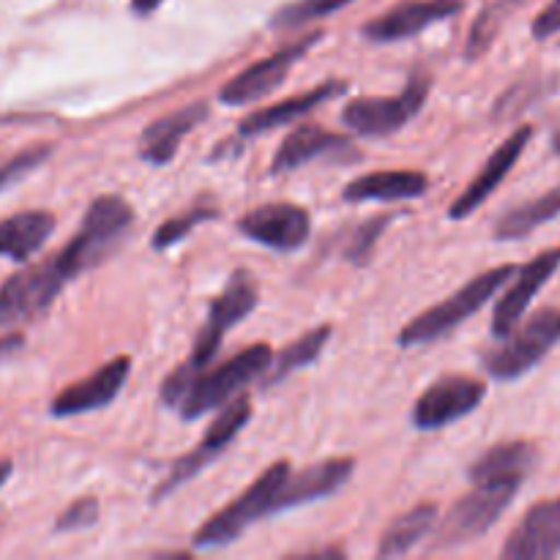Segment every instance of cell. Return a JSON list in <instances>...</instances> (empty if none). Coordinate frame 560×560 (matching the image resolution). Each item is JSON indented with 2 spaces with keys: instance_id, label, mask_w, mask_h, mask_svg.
Wrapping results in <instances>:
<instances>
[{
  "instance_id": "obj_34",
  "label": "cell",
  "mask_w": 560,
  "mask_h": 560,
  "mask_svg": "<svg viewBox=\"0 0 560 560\" xmlns=\"http://www.w3.org/2000/svg\"><path fill=\"white\" fill-rule=\"evenodd\" d=\"M388 224V217H375L370 219V222L361 224L359 230L353 233V244L348 246V257L353 262H364L366 257H370L372 246H375V241L381 238L383 230H386Z\"/></svg>"
},
{
  "instance_id": "obj_31",
  "label": "cell",
  "mask_w": 560,
  "mask_h": 560,
  "mask_svg": "<svg viewBox=\"0 0 560 560\" xmlns=\"http://www.w3.org/2000/svg\"><path fill=\"white\" fill-rule=\"evenodd\" d=\"M353 0H295V3L282 5L277 14L271 16L273 27H299L306 25L312 20H320V16L334 14V11L345 9Z\"/></svg>"
},
{
  "instance_id": "obj_29",
  "label": "cell",
  "mask_w": 560,
  "mask_h": 560,
  "mask_svg": "<svg viewBox=\"0 0 560 560\" xmlns=\"http://www.w3.org/2000/svg\"><path fill=\"white\" fill-rule=\"evenodd\" d=\"M520 3H523V0H485L479 16H476L474 27H470L468 47H465L468 60H479L481 55L492 47V42H495L501 25L506 22V16L512 14Z\"/></svg>"
},
{
  "instance_id": "obj_38",
  "label": "cell",
  "mask_w": 560,
  "mask_h": 560,
  "mask_svg": "<svg viewBox=\"0 0 560 560\" xmlns=\"http://www.w3.org/2000/svg\"><path fill=\"white\" fill-rule=\"evenodd\" d=\"M11 468H14V465H11V459H0V487H3L5 481H9Z\"/></svg>"
},
{
  "instance_id": "obj_1",
  "label": "cell",
  "mask_w": 560,
  "mask_h": 560,
  "mask_svg": "<svg viewBox=\"0 0 560 560\" xmlns=\"http://www.w3.org/2000/svg\"><path fill=\"white\" fill-rule=\"evenodd\" d=\"M135 224V211L129 202L118 195H104L88 206L80 230L71 235L69 244L58 252V262L66 277L74 279L82 271H91L98 262L107 260L115 246L124 241L129 228Z\"/></svg>"
},
{
  "instance_id": "obj_23",
  "label": "cell",
  "mask_w": 560,
  "mask_h": 560,
  "mask_svg": "<svg viewBox=\"0 0 560 560\" xmlns=\"http://www.w3.org/2000/svg\"><path fill=\"white\" fill-rule=\"evenodd\" d=\"M350 145L353 142L348 137L334 135V131L320 129L315 124H304L284 137V142L279 145L277 156L271 162V173H290V170H299L301 164L312 162V159L328 156V153L337 151H350Z\"/></svg>"
},
{
  "instance_id": "obj_13",
  "label": "cell",
  "mask_w": 560,
  "mask_h": 560,
  "mask_svg": "<svg viewBox=\"0 0 560 560\" xmlns=\"http://www.w3.org/2000/svg\"><path fill=\"white\" fill-rule=\"evenodd\" d=\"M238 233L266 249L290 255L310 238L312 217L295 202H266L238 219Z\"/></svg>"
},
{
  "instance_id": "obj_32",
  "label": "cell",
  "mask_w": 560,
  "mask_h": 560,
  "mask_svg": "<svg viewBox=\"0 0 560 560\" xmlns=\"http://www.w3.org/2000/svg\"><path fill=\"white\" fill-rule=\"evenodd\" d=\"M49 156H52V145H49V142H42V145L25 148V151L11 156L5 164H0V191H5L11 184H16V180L31 175L36 167H42Z\"/></svg>"
},
{
  "instance_id": "obj_9",
  "label": "cell",
  "mask_w": 560,
  "mask_h": 560,
  "mask_svg": "<svg viewBox=\"0 0 560 560\" xmlns=\"http://www.w3.org/2000/svg\"><path fill=\"white\" fill-rule=\"evenodd\" d=\"M430 74H413L408 85H405V91L397 93V96L353 98L342 109V120L364 137L394 135V131L402 129L408 120H413L421 113L427 96H430Z\"/></svg>"
},
{
  "instance_id": "obj_27",
  "label": "cell",
  "mask_w": 560,
  "mask_h": 560,
  "mask_svg": "<svg viewBox=\"0 0 560 560\" xmlns=\"http://www.w3.org/2000/svg\"><path fill=\"white\" fill-rule=\"evenodd\" d=\"M438 506L435 503H419L410 512H405L397 523H392L377 545V558H399L408 556L427 534L438 525Z\"/></svg>"
},
{
  "instance_id": "obj_3",
  "label": "cell",
  "mask_w": 560,
  "mask_h": 560,
  "mask_svg": "<svg viewBox=\"0 0 560 560\" xmlns=\"http://www.w3.org/2000/svg\"><path fill=\"white\" fill-rule=\"evenodd\" d=\"M517 273V266H498L490 268L485 273H476L468 284L457 290V293L448 295L441 304L430 306L427 312H421L419 317L408 323V326L399 331V345L402 348H413V345H427L435 342V339L446 337L448 331H454L457 326H463L470 315L481 310L509 279Z\"/></svg>"
},
{
  "instance_id": "obj_5",
  "label": "cell",
  "mask_w": 560,
  "mask_h": 560,
  "mask_svg": "<svg viewBox=\"0 0 560 560\" xmlns=\"http://www.w3.org/2000/svg\"><path fill=\"white\" fill-rule=\"evenodd\" d=\"M520 487H523L520 481H487V485H474V490L465 498H459L452 506V512L438 523L430 552L454 550V547H463L468 541L485 536L498 523V517L512 506Z\"/></svg>"
},
{
  "instance_id": "obj_2",
  "label": "cell",
  "mask_w": 560,
  "mask_h": 560,
  "mask_svg": "<svg viewBox=\"0 0 560 560\" xmlns=\"http://www.w3.org/2000/svg\"><path fill=\"white\" fill-rule=\"evenodd\" d=\"M290 463H273L271 468L262 470L235 501L219 509L213 517L197 528L191 536V547L195 550H217V547H228L238 539L241 534L252 528L257 520L273 514V503H277L279 490H282L284 479L290 476Z\"/></svg>"
},
{
  "instance_id": "obj_22",
  "label": "cell",
  "mask_w": 560,
  "mask_h": 560,
  "mask_svg": "<svg viewBox=\"0 0 560 560\" xmlns=\"http://www.w3.org/2000/svg\"><path fill=\"white\" fill-rule=\"evenodd\" d=\"M430 178L419 170H377L345 186L342 197L348 202H394L421 197Z\"/></svg>"
},
{
  "instance_id": "obj_37",
  "label": "cell",
  "mask_w": 560,
  "mask_h": 560,
  "mask_svg": "<svg viewBox=\"0 0 560 560\" xmlns=\"http://www.w3.org/2000/svg\"><path fill=\"white\" fill-rule=\"evenodd\" d=\"M162 3L164 0H131V11L140 16H148V14H153V11H156Z\"/></svg>"
},
{
  "instance_id": "obj_15",
  "label": "cell",
  "mask_w": 560,
  "mask_h": 560,
  "mask_svg": "<svg viewBox=\"0 0 560 560\" xmlns=\"http://www.w3.org/2000/svg\"><path fill=\"white\" fill-rule=\"evenodd\" d=\"M465 9V0H402L361 27L370 42L392 44L419 36L427 27L448 20Z\"/></svg>"
},
{
  "instance_id": "obj_6",
  "label": "cell",
  "mask_w": 560,
  "mask_h": 560,
  "mask_svg": "<svg viewBox=\"0 0 560 560\" xmlns=\"http://www.w3.org/2000/svg\"><path fill=\"white\" fill-rule=\"evenodd\" d=\"M560 342V310L545 306L534 312L523 326H514L498 348L485 355V366L495 381L512 383L528 375L547 353Z\"/></svg>"
},
{
  "instance_id": "obj_11",
  "label": "cell",
  "mask_w": 560,
  "mask_h": 560,
  "mask_svg": "<svg viewBox=\"0 0 560 560\" xmlns=\"http://www.w3.org/2000/svg\"><path fill=\"white\" fill-rule=\"evenodd\" d=\"M323 38L320 31L310 33V36L299 38V42L288 44V47L277 49L273 55H268L266 60H257L249 69H244L241 74H235L228 85L219 91V102L228 104V107H241V104H252L266 98L268 93L277 91L288 74L293 71V66L315 47Z\"/></svg>"
},
{
  "instance_id": "obj_33",
  "label": "cell",
  "mask_w": 560,
  "mask_h": 560,
  "mask_svg": "<svg viewBox=\"0 0 560 560\" xmlns=\"http://www.w3.org/2000/svg\"><path fill=\"white\" fill-rule=\"evenodd\" d=\"M96 523H98V498L82 495L77 498L63 514H60L58 523H55V530H58V534H71V530L93 528Z\"/></svg>"
},
{
  "instance_id": "obj_35",
  "label": "cell",
  "mask_w": 560,
  "mask_h": 560,
  "mask_svg": "<svg viewBox=\"0 0 560 560\" xmlns=\"http://www.w3.org/2000/svg\"><path fill=\"white\" fill-rule=\"evenodd\" d=\"M530 33H534V38H539V42H545V38H550V36H558L560 33V0H550V3H547L545 9L536 14L534 25H530Z\"/></svg>"
},
{
  "instance_id": "obj_4",
  "label": "cell",
  "mask_w": 560,
  "mask_h": 560,
  "mask_svg": "<svg viewBox=\"0 0 560 560\" xmlns=\"http://www.w3.org/2000/svg\"><path fill=\"white\" fill-rule=\"evenodd\" d=\"M271 348L266 342H255L246 350L235 353L224 364L213 366V370H202L191 383L189 394L180 402V416L184 421H195L200 416L211 413V410L224 408L230 399L238 397L249 383L262 377L271 366Z\"/></svg>"
},
{
  "instance_id": "obj_36",
  "label": "cell",
  "mask_w": 560,
  "mask_h": 560,
  "mask_svg": "<svg viewBox=\"0 0 560 560\" xmlns=\"http://www.w3.org/2000/svg\"><path fill=\"white\" fill-rule=\"evenodd\" d=\"M22 342H25V339H22V334H11V337L0 339V359H3V355H11L14 350H20Z\"/></svg>"
},
{
  "instance_id": "obj_10",
  "label": "cell",
  "mask_w": 560,
  "mask_h": 560,
  "mask_svg": "<svg viewBox=\"0 0 560 560\" xmlns=\"http://www.w3.org/2000/svg\"><path fill=\"white\" fill-rule=\"evenodd\" d=\"M252 419V399L246 394H238L235 399H230L222 410H219L217 421L208 427V432L202 435V441L197 443V448H191L186 457H180L178 463H173L167 479L156 487V498L153 501H164L167 495H173V490H178L180 485H186L189 479H195L206 465H211L235 438L241 435L246 424Z\"/></svg>"
},
{
  "instance_id": "obj_21",
  "label": "cell",
  "mask_w": 560,
  "mask_h": 560,
  "mask_svg": "<svg viewBox=\"0 0 560 560\" xmlns=\"http://www.w3.org/2000/svg\"><path fill=\"white\" fill-rule=\"evenodd\" d=\"M342 93H348V82L328 80L323 82V85L312 88V91L299 93V96H290L284 98V102L271 104V107L257 109V113H252L249 118L241 120L238 131L244 137H255V135H262V131L279 129V126L304 118V115H310L312 109L320 107L323 102H331V98L342 96Z\"/></svg>"
},
{
  "instance_id": "obj_28",
  "label": "cell",
  "mask_w": 560,
  "mask_h": 560,
  "mask_svg": "<svg viewBox=\"0 0 560 560\" xmlns=\"http://www.w3.org/2000/svg\"><path fill=\"white\" fill-rule=\"evenodd\" d=\"M328 339H331V326H317V328H312V331H306L304 337H299L295 342H290L282 353L273 355L271 366H268V372L262 375L266 377L262 383H266V386H277L279 381L290 377L295 370H304V366H310L312 361H317V355L323 353V348L328 345Z\"/></svg>"
},
{
  "instance_id": "obj_26",
  "label": "cell",
  "mask_w": 560,
  "mask_h": 560,
  "mask_svg": "<svg viewBox=\"0 0 560 560\" xmlns=\"http://www.w3.org/2000/svg\"><path fill=\"white\" fill-rule=\"evenodd\" d=\"M560 217V184L552 186L545 195L534 197V200L523 202V206H514L512 211L503 213L495 224V238L498 241H520L528 238L534 230H539L541 224L552 222Z\"/></svg>"
},
{
  "instance_id": "obj_19",
  "label": "cell",
  "mask_w": 560,
  "mask_h": 560,
  "mask_svg": "<svg viewBox=\"0 0 560 560\" xmlns=\"http://www.w3.org/2000/svg\"><path fill=\"white\" fill-rule=\"evenodd\" d=\"M355 463L353 459H326V463H317L312 468L301 470V474H293L284 479L282 490H279L277 503H273V514L277 512H290V509L306 506V503L323 501V498L334 495L339 487H345L353 476Z\"/></svg>"
},
{
  "instance_id": "obj_18",
  "label": "cell",
  "mask_w": 560,
  "mask_h": 560,
  "mask_svg": "<svg viewBox=\"0 0 560 560\" xmlns=\"http://www.w3.org/2000/svg\"><path fill=\"white\" fill-rule=\"evenodd\" d=\"M501 556L506 560H550L560 556V498L536 503L509 534Z\"/></svg>"
},
{
  "instance_id": "obj_7",
  "label": "cell",
  "mask_w": 560,
  "mask_h": 560,
  "mask_svg": "<svg viewBox=\"0 0 560 560\" xmlns=\"http://www.w3.org/2000/svg\"><path fill=\"white\" fill-rule=\"evenodd\" d=\"M257 301L260 299H257L255 279L246 271H235L233 277H230L228 288L219 293V299H213L206 323H202V328L195 337V348H191L189 359L180 366H186L195 377L200 375L202 370H208V364L217 359L219 348H222L230 328H235L244 317H249L252 312H255Z\"/></svg>"
},
{
  "instance_id": "obj_30",
  "label": "cell",
  "mask_w": 560,
  "mask_h": 560,
  "mask_svg": "<svg viewBox=\"0 0 560 560\" xmlns=\"http://www.w3.org/2000/svg\"><path fill=\"white\" fill-rule=\"evenodd\" d=\"M211 219H219V206H213L211 200L195 202V206L186 208L180 217L167 219V222L156 230V235H153V249L164 252V249H170V246L180 244V241H184L186 235L197 228V224L211 222Z\"/></svg>"
},
{
  "instance_id": "obj_17",
  "label": "cell",
  "mask_w": 560,
  "mask_h": 560,
  "mask_svg": "<svg viewBox=\"0 0 560 560\" xmlns=\"http://www.w3.org/2000/svg\"><path fill=\"white\" fill-rule=\"evenodd\" d=\"M530 137H534V126H520V129H514L512 135H509L506 140H503L501 145L492 151V156L487 159L485 167L479 170V175L470 180L468 189H465L463 195L452 202V211H448V217L457 219L459 222V219H468L470 213L479 211V206H485V202L492 197V191H495L498 186L506 180V175L512 173V167L517 164V159L523 156L525 148H528Z\"/></svg>"
},
{
  "instance_id": "obj_39",
  "label": "cell",
  "mask_w": 560,
  "mask_h": 560,
  "mask_svg": "<svg viewBox=\"0 0 560 560\" xmlns=\"http://www.w3.org/2000/svg\"><path fill=\"white\" fill-rule=\"evenodd\" d=\"M552 151H556V153H560V131H558V135H556V137H552Z\"/></svg>"
},
{
  "instance_id": "obj_16",
  "label": "cell",
  "mask_w": 560,
  "mask_h": 560,
  "mask_svg": "<svg viewBox=\"0 0 560 560\" xmlns=\"http://www.w3.org/2000/svg\"><path fill=\"white\" fill-rule=\"evenodd\" d=\"M131 372L129 355H118V359L107 361V364L98 366L93 375L82 377V381L71 383L69 388L58 394L49 405V413L55 419H69V416L91 413V410L107 408L115 397L124 388L126 377Z\"/></svg>"
},
{
  "instance_id": "obj_24",
  "label": "cell",
  "mask_w": 560,
  "mask_h": 560,
  "mask_svg": "<svg viewBox=\"0 0 560 560\" xmlns=\"http://www.w3.org/2000/svg\"><path fill=\"white\" fill-rule=\"evenodd\" d=\"M55 230V217L47 211H22L0 219V257L25 262L47 244Z\"/></svg>"
},
{
  "instance_id": "obj_14",
  "label": "cell",
  "mask_w": 560,
  "mask_h": 560,
  "mask_svg": "<svg viewBox=\"0 0 560 560\" xmlns=\"http://www.w3.org/2000/svg\"><path fill=\"white\" fill-rule=\"evenodd\" d=\"M560 268V246L539 252L530 262H525L523 268H517L512 279H509L506 293L498 299L495 312H492V337L503 339L506 334L514 331L523 315L528 312L530 301L536 299L541 288L556 277Z\"/></svg>"
},
{
  "instance_id": "obj_25",
  "label": "cell",
  "mask_w": 560,
  "mask_h": 560,
  "mask_svg": "<svg viewBox=\"0 0 560 560\" xmlns=\"http://www.w3.org/2000/svg\"><path fill=\"white\" fill-rule=\"evenodd\" d=\"M536 465V446L525 441H509L492 446L485 457L470 465L468 476L474 485H487V481H520Z\"/></svg>"
},
{
  "instance_id": "obj_8",
  "label": "cell",
  "mask_w": 560,
  "mask_h": 560,
  "mask_svg": "<svg viewBox=\"0 0 560 560\" xmlns=\"http://www.w3.org/2000/svg\"><path fill=\"white\" fill-rule=\"evenodd\" d=\"M69 282L71 279L60 268L58 257H49L5 279L0 288V326H22L42 317Z\"/></svg>"
},
{
  "instance_id": "obj_20",
  "label": "cell",
  "mask_w": 560,
  "mask_h": 560,
  "mask_svg": "<svg viewBox=\"0 0 560 560\" xmlns=\"http://www.w3.org/2000/svg\"><path fill=\"white\" fill-rule=\"evenodd\" d=\"M208 113H211L208 102H191L145 126L140 142H137V153H140L142 162L153 164V167H164L167 162H173L184 137L191 129H197L208 118Z\"/></svg>"
},
{
  "instance_id": "obj_12",
  "label": "cell",
  "mask_w": 560,
  "mask_h": 560,
  "mask_svg": "<svg viewBox=\"0 0 560 560\" xmlns=\"http://www.w3.org/2000/svg\"><path fill=\"white\" fill-rule=\"evenodd\" d=\"M487 397V386L468 375H446L424 388L413 405V424L419 430H443L474 413Z\"/></svg>"
}]
</instances>
